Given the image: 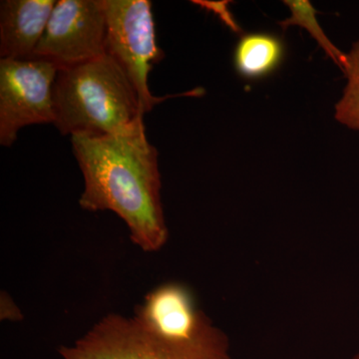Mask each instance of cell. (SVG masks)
I'll use <instances>...</instances> for the list:
<instances>
[{"label": "cell", "mask_w": 359, "mask_h": 359, "mask_svg": "<svg viewBox=\"0 0 359 359\" xmlns=\"http://www.w3.org/2000/svg\"><path fill=\"white\" fill-rule=\"evenodd\" d=\"M53 0H4L0 2L1 59H30L55 6Z\"/></svg>", "instance_id": "8"}, {"label": "cell", "mask_w": 359, "mask_h": 359, "mask_svg": "<svg viewBox=\"0 0 359 359\" xmlns=\"http://www.w3.org/2000/svg\"><path fill=\"white\" fill-rule=\"evenodd\" d=\"M105 41L104 0H60L32 58L69 67L105 55Z\"/></svg>", "instance_id": "6"}, {"label": "cell", "mask_w": 359, "mask_h": 359, "mask_svg": "<svg viewBox=\"0 0 359 359\" xmlns=\"http://www.w3.org/2000/svg\"><path fill=\"white\" fill-rule=\"evenodd\" d=\"M59 67L43 59H0V144L11 147L23 127L54 124L52 90Z\"/></svg>", "instance_id": "5"}, {"label": "cell", "mask_w": 359, "mask_h": 359, "mask_svg": "<svg viewBox=\"0 0 359 359\" xmlns=\"http://www.w3.org/2000/svg\"><path fill=\"white\" fill-rule=\"evenodd\" d=\"M353 359H359V353L354 356Z\"/></svg>", "instance_id": "13"}, {"label": "cell", "mask_w": 359, "mask_h": 359, "mask_svg": "<svg viewBox=\"0 0 359 359\" xmlns=\"http://www.w3.org/2000/svg\"><path fill=\"white\" fill-rule=\"evenodd\" d=\"M54 124L63 135H109L143 118L138 94L109 55L59 68L53 90Z\"/></svg>", "instance_id": "2"}, {"label": "cell", "mask_w": 359, "mask_h": 359, "mask_svg": "<svg viewBox=\"0 0 359 359\" xmlns=\"http://www.w3.org/2000/svg\"><path fill=\"white\" fill-rule=\"evenodd\" d=\"M285 46L278 35L252 32L243 35L233 52V65L245 79H262L275 72L282 65Z\"/></svg>", "instance_id": "9"}, {"label": "cell", "mask_w": 359, "mask_h": 359, "mask_svg": "<svg viewBox=\"0 0 359 359\" xmlns=\"http://www.w3.org/2000/svg\"><path fill=\"white\" fill-rule=\"evenodd\" d=\"M71 142L84 177L82 209L113 212L126 224L139 249H162L169 233L161 201L158 152L148 141L143 118L117 133L76 134Z\"/></svg>", "instance_id": "1"}, {"label": "cell", "mask_w": 359, "mask_h": 359, "mask_svg": "<svg viewBox=\"0 0 359 359\" xmlns=\"http://www.w3.org/2000/svg\"><path fill=\"white\" fill-rule=\"evenodd\" d=\"M106 54L114 59L134 85L145 115L164 97L152 95L149 73L165 57L156 40L152 4L149 0H104Z\"/></svg>", "instance_id": "4"}, {"label": "cell", "mask_w": 359, "mask_h": 359, "mask_svg": "<svg viewBox=\"0 0 359 359\" xmlns=\"http://www.w3.org/2000/svg\"><path fill=\"white\" fill-rule=\"evenodd\" d=\"M135 314L155 334L176 341L192 339L209 320L179 283L158 287L146 295Z\"/></svg>", "instance_id": "7"}, {"label": "cell", "mask_w": 359, "mask_h": 359, "mask_svg": "<svg viewBox=\"0 0 359 359\" xmlns=\"http://www.w3.org/2000/svg\"><path fill=\"white\" fill-rule=\"evenodd\" d=\"M285 4L290 7L292 16L278 25L282 26L283 29H287L290 25H299L301 27L306 28L311 33V36L318 41L321 48L344 72L346 54L339 51L321 29V26L316 18L318 13L311 6V2L306 0H285Z\"/></svg>", "instance_id": "10"}, {"label": "cell", "mask_w": 359, "mask_h": 359, "mask_svg": "<svg viewBox=\"0 0 359 359\" xmlns=\"http://www.w3.org/2000/svg\"><path fill=\"white\" fill-rule=\"evenodd\" d=\"M344 73L347 85L344 96L335 106V118L348 128L359 130V41L346 54Z\"/></svg>", "instance_id": "11"}, {"label": "cell", "mask_w": 359, "mask_h": 359, "mask_svg": "<svg viewBox=\"0 0 359 359\" xmlns=\"http://www.w3.org/2000/svg\"><path fill=\"white\" fill-rule=\"evenodd\" d=\"M1 309H8L9 313L7 316L6 320H18L22 316L20 309H18V306L11 301V297L6 295V294H2L1 295Z\"/></svg>", "instance_id": "12"}, {"label": "cell", "mask_w": 359, "mask_h": 359, "mask_svg": "<svg viewBox=\"0 0 359 359\" xmlns=\"http://www.w3.org/2000/svg\"><path fill=\"white\" fill-rule=\"evenodd\" d=\"M60 359H233L226 335L208 320L192 339L169 340L134 313L104 316L79 339L59 349Z\"/></svg>", "instance_id": "3"}]
</instances>
